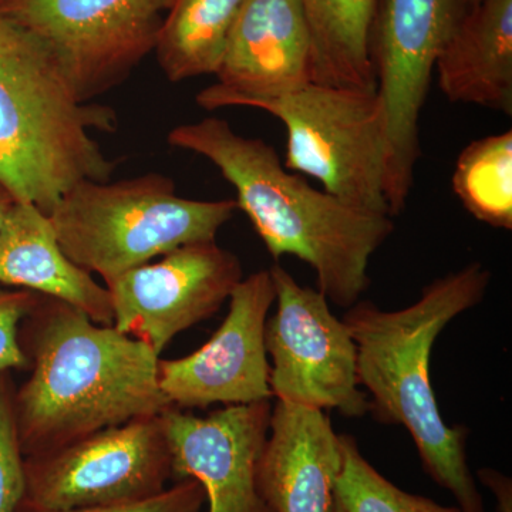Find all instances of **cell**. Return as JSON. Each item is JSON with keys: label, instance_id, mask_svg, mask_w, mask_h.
I'll return each instance as SVG.
<instances>
[{"label": "cell", "instance_id": "cell-16", "mask_svg": "<svg viewBox=\"0 0 512 512\" xmlns=\"http://www.w3.org/2000/svg\"><path fill=\"white\" fill-rule=\"evenodd\" d=\"M0 285L49 296L113 326L107 286L64 254L49 217L30 202L15 201L0 228Z\"/></svg>", "mask_w": 512, "mask_h": 512}, {"label": "cell", "instance_id": "cell-15", "mask_svg": "<svg viewBox=\"0 0 512 512\" xmlns=\"http://www.w3.org/2000/svg\"><path fill=\"white\" fill-rule=\"evenodd\" d=\"M339 434L325 410L276 400L256 468V487L274 512H333Z\"/></svg>", "mask_w": 512, "mask_h": 512}, {"label": "cell", "instance_id": "cell-1", "mask_svg": "<svg viewBox=\"0 0 512 512\" xmlns=\"http://www.w3.org/2000/svg\"><path fill=\"white\" fill-rule=\"evenodd\" d=\"M20 342L32 370L13 397L25 457L173 407L158 382L160 356L72 305L40 295Z\"/></svg>", "mask_w": 512, "mask_h": 512}, {"label": "cell", "instance_id": "cell-4", "mask_svg": "<svg viewBox=\"0 0 512 512\" xmlns=\"http://www.w3.org/2000/svg\"><path fill=\"white\" fill-rule=\"evenodd\" d=\"M117 113L84 103L42 37L0 12V185L49 215L82 181L116 168L94 133H113Z\"/></svg>", "mask_w": 512, "mask_h": 512}, {"label": "cell", "instance_id": "cell-14", "mask_svg": "<svg viewBox=\"0 0 512 512\" xmlns=\"http://www.w3.org/2000/svg\"><path fill=\"white\" fill-rule=\"evenodd\" d=\"M218 82L195 97L201 109L241 107L312 82V39L301 0H244L229 30Z\"/></svg>", "mask_w": 512, "mask_h": 512}, {"label": "cell", "instance_id": "cell-11", "mask_svg": "<svg viewBox=\"0 0 512 512\" xmlns=\"http://www.w3.org/2000/svg\"><path fill=\"white\" fill-rule=\"evenodd\" d=\"M242 279L238 256L217 242L184 245L107 285L113 328L160 356L175 336L220 311Z\"/></svg>", "mask_w": 512, "mask_h": 512}, {"label": "cell", "instance_id": "cell-22", "mask_svg": "<svg viewBox=\"0 0 512 512\" xmlns=\"http://www.w3.org/2000/svg\"><path fill=\"white\" fill-rule=\"evenodd\" d=\"M16 386L10 372L0 373V512H16L26 493L25 456L16 426Z\"/></svg>", "mask_w": 512, "mask_h": 512}, {"label": "cell", "instance_id": "cell-25", "mask_svg": "<svg viewBox=\"0 0 512 512\" xmlns=\"http://www.w3.org/2000/svg\"><path fill=\"white\" fill-rule=\"evenodd\" d=\"M481 481L491 488L498 501V511L512 512L511 503V483L501 474L495 473L493 470L478 471Z\"/></svg>", "mask_w": 512, "mask_h": 512}, {"label": "cell", "instance_id": "cell-29", "mask_svg": "<svg viewBox=\"0 0 512 512\" xmlns=\"http://www.w3.org/2000/svg\"><path fill=\"white\" fill-rule=\"evenodd\" d=\"M3 3H5V2H3Z\"/></svg>", "mask_w": 512, "mask_h": 512}, {"label": "cell", "instance_id": "cell-8", "mask_svg": "<svg viewBox=\"0 0 512 512\" xmlns=\"http://www.w3.org/2000/svg\"><path fill=\"white\" fill-rule=\"evenodd\" d=\"M22 504L36 510L120 507L151 500L173 480L161 416L97 431L25 457Z\"/></svg>", "mask_w": 512, "mask_h": 512}, {"label": "cell", "instance_id": "cell-3", "mask_svg": "<svg viewBox=\"0 0 512 512\" xmlns=\"http://www.w3.org/2000/svg\"><path fill=\"white\" fill-rule=\"evenodd\" d=\"M491 272L471 262L424 286L419 301L383 311L370 301L350 306L343 322L355 340L357 379L370 412L384 424L406 427L424 471L453 494L461 512H485L467 463L468 430L441 417L430 379L434 342L448 323L476 308L490 286Z\"/></svg>", "mask_w": 512, "mask_h": 512}, {"label": "cell", "instance_id": "cell-20", "mask_svg": "<svg viewBox=\"0 0 512 512\" xmlns=\"http://www.w3.org/2000/svg\"><path fill=\"white\" fill-rule=\"evenodd\" d=\"M451 187L474 218L512 229V131L480 138L457 158Z\"/></svg>", "mask_w": 512, "mask_h": 512}, {"label": "cell", "instance_id": "cell-21", "mask_svg": "<svg viewBox=\"0 0 512 512\" xmlns=\"http://www.w3.org/2000/svg\"><path fill=\"white\" fill-rule=\"evenodd\" d=\"M339 443L333 512H461L394 485L366 460L355 437L339 434Z\"/></svg>", "mask_w": 512, "mask_h": 512}, {"label": "cell", "instance_id": "cell-23", "mask_svg": "<svg viewBox=\"0 0 512 512\" xmlns=\"http://www.w3.org/2000/svg\"><path fill=\"white\" fill-rule=\"evenodd\" d=\"M39 299V293L0 285V373L29 369L20 342V325Z\"/></svg>", "mask_w": 512, "mask_h": 512}, {"label": "cell", "instance_id": "cell-2", "mask_svg": "<svg viewBox=\"0 0 512 512\" xmlns=\"http://www.w3.org/2000/svg\"><path fill=\"white\" fill-rule=\"evenodd\" d=\"M168 143L207 158L237 191L244 211L276 262L296 256L318 276V291L340 308L370 286L373 254L393 234L392 217L357 210L286 170L275 148L238 134L220 117L180 124Z\"/></svg>", "mask_w": 512, "mask_h": 512}, {"label": "cell", "instance_id": "cell-27", "mask_svg": "<svg viewBox=\"0 0 512 512\" xmlns=\"http://www.w3.org/2000/svg\"><path fill=\"white\" fill-rule=\"evenodd\" d=\"M480 2V0H464V3H466V6H473L476 5V3Z\"/></svg>", "mask_w": 512, "mask_h": 512}, {"label": "cell", "instance_id": "cell-6", "mask_svg": "<svg viewBox=\"0 0 512 512\" xmlns=\"http://www.w3.org/2000/svg\"><path fill=\"white\" fill-rule=\"evenodd\" d=\"M241 107L265 111L286 128L285 168L308 175L357 210L389 215L386 120L376 90L308 83Z\"/></svg>", "mask_w": 512, "mask_h": 512}, {"label": "cell", "instance_id": "cell-17", "mask_svg": "<svg viewBox=\"0 0 512 512\" xmlns=\"http://www.w3.org/2000/svg\"><path fill=\"white\" fill-rule=\"evenodd\" d=\"M451 103L512 113V0H480L458 18L436 63Z\"/></svg>", "mask_w": 512, "mask_h": 512}, {"label": "cell", "instance_id": "cell-26", "mask_svg": "<svg viewBox=\"0 0 512 512\" xmlns=\"http://www.w3.org/2000/svg\"><path fill=\"white\" fill-rule=\"evenodd\" d=\"M13 204H15V198L3 185H0V228H2L3 221Z\"/></svg>", "mask_w": 512, "mask_h": 512}, {"label": "cell", "instance_id": "cell-10", "mask_svg": "<svg viewBox=\"0 0 512 512\" xmlns=\"http://www.w3.org/2000/svg\"><path fill=\"white\" fill-rule=\"evenodd\" d=\"M171 0H5L0 12L52 47L84 103L119 86L156 50Z\"/></svg>", "mask_w": 512, "mask_h": 512}, {"label": "cell", "instance_id": "cell-9", "mask_svg": "<svg viewBox=\"0 0 512 512\" xmlns=\"http://www.w3.org/2000/svg\"><path fill=\"white\" fill-rule=\"evenodd\" d=\"M269 272L276 296L275 315L265 326L272 394L282 402L365 416L370 399L357 379L348 326L333 315L323 293L298 284L284 266L275 264Z\"/></svg>", "mask_w": 512, "mask_h": 512}, {"label": "cell", "instance_id": "cell-19", "mask_svg": "<svg viewBox=\"0 0 512 512\" xmlns=\"http://www.w3.org/2000/svg\"><path fill=\"white\" fill-rule=\"evenodd\" d=\"M244 0H171L154 53L168 82L215 74Z\"/></svg>", "mask_w": 512, "mask_h": 512}, {"label": "cell", "instance_id": "cell-18", "mask_svg": "<svg viewBox=\"0 0 512 512\" xmlns=\"http://www.w3.org/2000/svg\"><path fill=\"white\" fill-rule=\"evenodd\" d=\"M312 39V82L376 90L370 30L376 0H301Z\"/></svg>", "mask_w": 512, "mask_h": 512}, {"label": "cell", "instance_id": "cell-7", "mask_svg": "<svg viewBox=\"0 0 512 512\" xmlns=\"http://www.w3.org/2000/svg\"><path fill=\"white\" fill-rule=\"evenodd\" d=\"M464 0H376L370 57L386 120L390 217L402 214L420 158V116L431 76Z\"/></svg>", "mask_w": 512, "mask_h": 512}, {"label": "cell", "instance_id": "cell-5", "mask_svg": "<svg viewBox=\"0 0 512 512\" xmlns=\"http://www.w3.org/2000/svg\"><path fill=\"white\" fill-rule=\"evenodd\" d=\"M237 210L235 200L181 197L173 178L148 173L82 181L47 217L64 254L107 286L174 249L215 241Z\"/></svg>", "mask_w": 512, "mask_h": 512}, {"label": "cell", "instance_id": "cell-24", "mask_svg": "<svg viewBox=\"0 0 512 512\" xmlns=\"http://www.w3.org/2000/svg\"><path fill=\"white\" fill-rule=\"evenodd\" d=\"M205 491L195 480H184L167 488L164 493L143 503L120 507L73 508V510H36L20 504L16 512H200L204 505Z\"/></svg>", "mask_w": 512, "mask_h": 512}, {"label": "cell", "instance_id": "cell-13", "mask_svg": "<svg viewBox=\"0 0 512 512\" xmlns=\"http://www.w3.org/2000/svg\"><path fill=\"white\" fill-rule=\"evenodd\" d=\"M271 413V400L225 406L207 417L177 407L165 410L161 421L175 483L198 481L208 512H274L256 487Z\"/></svg>", "mask_w": 512, "mask_h": 512}, {"label": "cell", "instance_id": "cell-12", "mask_svg": "<svg viewBox=\"0 0 512 512\" xmlns=\"http://www.w3.org/2000/svg\"><path fill=\"white\" fill-rule=\"evenodd\" d=\"M275 298L269 269L247 276L229 296L224 322L202 348L181 359H160L158 382L171 406L207 409L274 397L265 326Z\"/></svg>", "mask_w": 512, "mask_h": 512}, {"label": "cell", "instance_id": "cell-28", "mask_svg": "<svg viewBox=\"0 0 512 512\" xmlns=\"http://www.w3.org/2000/svg\"><path fill=\"white\" fill-rule=\"evenodd\" d=\"M3 2H5V0H0V8H2Z\"/></svg>", "mask_w": 512, "mask_h": 512}]
</instances>
